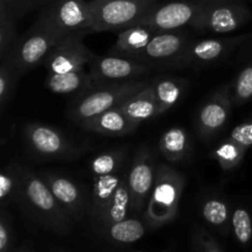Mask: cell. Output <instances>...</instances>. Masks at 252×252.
<instances>
[{
	"label": "cell",
	"mask_w": 252,
	"mask_h": 252,
	"mask_svg": "<svg viewBox=\"0 0 252 252\" xmlns=\"http://www.w3.org/2000/svg\"><path fill=\"white\" fill-rule=\"evenodd\" d=\"M16 201L21 202L39 221L57 231H66L71 218L57 201L41 175L22 165L21 185Z\"/></svg>",
	"instance_id": "obj_1"
},
{
	"label": "cell",
	"mask_w": 252,
	"mask_h": 252,
	"mask_svg": "<svg viewBox=\"0 0 252 252\" xmlns=\"http://www.w3.org/2000/svg\"><path fill=\"white\" fill-rule=\"evenodd\" d=\"M33 26L63 38L70 34L93 32V20L88 0H49L41 7Z\"/></svg>",
	"instance_id": "obj_2"
},
{
	"label": "cell",
	"mask_w": 252,
	"mask_h": 252,
	"mask_svg": "<svg viewBox=\"0 0 252 252\" xmlns=\"http://www.w3.org/2000/svg\"><path fill=\"white\" fill-rule=\"evenodd\" d=\"M185 187L186 179L181 172L167 164L158 165L154 187L144 211L145 221L159 226L172 220L179 213Z\"/></svg>",
	"instance_id": "obj_3"
},
{
	"label": "cell",
	"mask_w": 252,
	"mask_h": 252,
	"mask_svg": "<svg viewBox=\"0 0 252 252\" xmlns=\"http://www.w3.org/2000/svg\"><path fill=\"white\" fill-rule=\"evenodd\" d=\"M149 85L147 80H130L125 83L105 84L94 86L80 95L71 107L70 118L76 123H83L105 111L118 107L127 98Z\"/></svg>",
	"instance_id": "obj_4"
},
{
	"label": "cell",
	"mask_w": 252,
	"mask_h": 252,
	"mask_svg": "<svg viewBox=\"0 0 252 252\" xmlns=\"http://www.w3.org/2000/svg\"><path fill=\"white\" fill-rule=\"evenodd\" d=\"M159 0H89L93 32L122 31L138 24Z\"/></svg>",
	"instance_id": "obj_5"
},
{
	"label": "cell",
	"mask_w": 252,
	"mask_h": 252,
	"mask_svg": "<svg viewBox=\"0 0 252 252\" xmlns=\"http://www.w3.org/2000/svg\"><path fill=\"white\" fill-rule=\"evenodd\" d=\"M59 39L61 38L54 34L32 25L25 33L19 36L14 48L5 61L11 64L17 75L21 78L27 71L44 63Z\"/></svg>",
	"instance_id": "obj_6"
},
{
	"label": "cell",
	"mask_w": 252,
	"mask_h": 252,
	"mask_svg": "<svg viewBox=\"0 0 252 252\" xmlns=\"http://www.w3.org/2000/svg\"><path fill=\"white\" fill-rule=\"evenodd\" d=\"M218 1L221 0H171L158 5L138 24L147 25L157 32L180 30Z\"/></svg>",
	"instance_id": "obj_7"
},
{
	"label": "cell",
	"mask_w": 252,
	"mask_h": 252,
	"mask_svg": "<svg viewBox=\"0 0 252 252\" xmlns=\"http://www.w3.org/2000/svg\"><path fill=\"white\" fill-rule=\"evenodd\" d=\"M251 17V10L243 0H221L207 7L191 26L201 32L229 33L248 24Z\"/></svg>",
	"instance_id": "obj_8"
},
{
	"label": "cell",
	"mask_w": 252,
	"mask_h": 252,
	"mask_svg": "<svg viewBox=\"0 0 252 252\" xmlns=\"http://www.w3.org/2000/svg\"><path fill=\"white\" fill-rule=\"evenodd\" d=\"M250 36L216 37L189 42L184 53L176 59L174 68H197L208 66L228 58Z\"/></svg>",
	"instance_id": "obj_9"
},
{
	"label": "cell",
	"mask_w": 252,
	"mask_h": 252,
	"mask_svg": "<svg viewBox=\"0 0 252 252\" xmlns=\"http://www.w3.org/2000/svg\"><path fill=\"white\" fill-rule=\"evenodd\" d=\"M25 143L32 154L44 159H73L81 153L61 130L42 123L25 126Z\"/></svg>",
	"instance_id": "obj_10"
},
{
	"label": "cell",
	"mask_w": 252,
	"mask_h": 252,
	"mask_svg": "<svg viewBox=\"0 0 252 252\" xmlns=\"http://www.w3.org/2000/svg\"><path fill=\"white\" fill-rule=\"evenodd\" d=\"M89 66L94 86L139 80L140 76L145 75L150 68V65L143 62L110 53L95 56Z\"/></svg>",
	"instance_id": "obj_11"
},
{
	"label": "cell",
	"mask_w": 252,
	"mask_h": 252,
	"mask_svg": "<svg viewBox=\"0 0 252 252\" xmlns=\"http://www.w3.org/2000/svg\"><path fill=\"white\" fill-rule=\"evenodd\" d=\"M81 34H70L59 39L44 61L48 74H64L84 70L96 54L86 47Z\"/></svg>",
	"instance_id": "obj_12"
},
{
	"label": "cell",
	"mask_w": 252,
	"mask_h": 252,
	"mask_svg": "<svg viewBox=\"0 0 252 252\" xmlns=\"http://www.w3.org/2000/svg\"><path fill=\"white\" fill-rule=\"evenodd\" d=\"M157 167L149 148L142 147L135 153L127 170L128 189L132 199V213H142L147 207L154 187Z\"/></svg>",
	"instance_id": "obj_13"
},
{
	"label": "cell",
	"mask_w": 252,
	"mask_h": 252,
	"mask_svg": "<svg viewBox=\"0 0 252 252\" xmlns=\"http://www.w3.org/2000/svg\"><path fill=\"white\" fill-rule=\"evenodd\" d=\"M192 38L182 29L157 32L137 61L148 65L172 66L176 59L184 53Z\"/></svg>",
	"instance_id": "obj_14"
},
{
	"label": "cell",
	"mask_w": 252,
	"mask_h": 252,
	"mask_svg": "<svg viewBox=\"0 0 252 252\" xmlns=\"http://www.w3.org/2000/svg\"><path fill=\"white\" fill-rule=\"evenodd\" d=\"M234 106L230 85L219 88L202 105L197 116V129L203 138H209L224 127Z\"/></svg>",
	"instance_id": "obj_15"
},
{
	"label": "cell",
	"mask_w": 252,
	"mask_h": 252,
	"mask_svg": "<svg viewBox=\"0 0 252 252\" xmlns=\"http://www.w3.org/2000/svg\"><path fill=\"white\" fill-rule=\"evenodd\" d=\"M41 177L69 216L76 220L81 219L85 209V194L79 185L68 177L53 172H44Z\"/></svg>",
	"instance_id": "obj_16"
},
{
	"label": "cell",
	"mask_w": 252,
	"mask_h": 252,
	"mask_svg": "<svg viewBox=\"0 0 252 252\" xmlns=\"http://www.w3.org/2000/svg\"><path fill=\"white\" fill-rule=\"evenodd\" d=\"M80 126L84 129L106 137H125L134 132L139 125L130 120L120 107H115L80 123Z\"/></svg>",
	"instance_id": "obj_17"
},
{
	"label": "cell",
	"mask_w": 252,
	"mask_h": 252,
	"mask_svg": "<svg viewBox=\"0 0 252 252\" xmlns=\"http://www.w3.org/2000/svg\"><path fill=\"white\" fill-rule=\"evenodd\" d=\"M125 170H120L113 174L94 176L93 194H91V213L98 224L103 225L106 214L112 204L113 197L121 184Z\"/></svg>",
	"instance_id": "obj_18"
},
{
	"label": "cell",
	"mask_w": 252,
	"mask_h": 252,
	"mask_svg": "<svg viewBox=\"0 0 252 252\" xmlns=\"http://www.w3.org/2000/svg\"><path fill=\"white\" fill-rule=\"evenodd\" d=\"M157 31L147 25L135 24L118 32V37L108 53L127 57L137 61L145 47L149 44Z\"/></svg>",
	"instance_id": "obj_19"
},
{
	"label": "cell",
	"mask_w": 252,
	"mask_h": 252,
	"mask_svg": "<svg viewBox=\"0 0 252 252\" xmlns=\"http://www.w3.org/2000/svg\"><path fill=\"white\" fill-rule=\"evenodd\" d=\"M118 107L138 125L150 118L158 117V105L153 84L149 83V85L130 96Z\"/></svg>",
	"instance_id": "obj_20"
},
{
	"label": "cell",
	"mask_w": 252,
	"mask_h": 252,
	"mask_svg": "<svg viewBox=\"0 0 252 252\" xmlns=\"http://www.w3.org/2000/svg\"><path fill=\"white\" fill-rule=\"evenodd\" d=\"M46 88L59 95L79 94V96L94 88L90 74L84 70L64 74H48L46 78Z\"/></svg>",
	"instance_id": "obj_21"
},
{
	"label": "cell",
	"mask_w": 252,
	"mask_h": 252,
	"mask_svg": "<svg viewBox=\"0 0 252 252\" xmlns=\"http://www.w3.org/2000/svg\"><path fill=\"white\" fill-rule=\"evenodd\" d=\"M155 91V98L158 105V116L174 107L184 95L186 90L187 81L185 79L174 78V76H160L152 81Z\"/></svg>",
	"instance_id": "obj_22"
},
{
	"label": "cell",
	"mask_w": 252,
	"mask_h": 252,
	"mask_svg": "<svg viewBox=\"0 0 252 252\" xmlns=\"http://www.w3.org/2000/svg\"><path fill=\"white\" fill-rule=\"evenodd\" d=\"M189 135L184 128L172 127L164 132L159 142V150L170 162L181 161L189 152Z\"/></svg>",
	"instance_id": "obj_23"
},
{
	"label": "cell",
	"mask_w": 252,
	"mask_h": 252,
	"mask_svg": "<svg viewBox=\"0 0 252 252\" xmlns=\"http://www.w3.org/2000/svg\"><path fill=\"white\" fill-rule=\"evenodd\" d=\"M130 206H132V199H130V192L128 189L127 181V171L123 175L121 184L116 191L115 197H113L112 204L106 214L103 225L108 226L110 224L117 223V221L123 220L128 218V213L130 212Z\"/></svg>",
	"instance_id": "obj_24"
},
{
	"label": "cell",
	"mask_w": 252,
	"mask_h": 252,
	"mask_svg": "<svg viewBox=\"0 0 252 252\" xmlns=\"http://www.w3.org/2000/svg\"><path fill=\"white\" fill-rule=\"evenodd\" d=\"M246 152L248 150L245 148L241 147L231 138H228L214 149L212 155L218 161V164L220 165L224 171H230V170L240 166L244 158H245Z\"/></svg>",
	"instance_id": "obj_25"
},
{
	"label": "cell",
	"mask_w": 252,
	"mask_h": 252,
	"mask_svg": "<svg viewBox=\"0 0 252 252\" xmlns=\"http://www.w3.org/2000/svg\"><path fill=\"white\" fill-rule=\"evenodd\" d=\"M108 235L115 241L123 244L135 243L145 234V226L139 219L126 218L107 226Z\"/></svg>",
	"instance_id": "obj_26"
},
{
	"label": "cell",
	"mask_w": 252,
	"mask_h": 252,
	"mask_svg": "<svg viewBox=\"0 0 252 252\" xmlns=\"http://www.w3.org/2000/svg\"><path fill=\"white\" fill-rule=\"evenodd\" d=\"M126 149H113L110 152L98 154L91 160L90 171L94 176L113 174L120 171L125 166Z\"/></svg>",
	"instance_id": "obj_27"
},
{
	"label": "cell",
	"mask_w": 252,
	"mask_h": 252,
	"mask_svg": "<svg viewBox=\"0 0 252 252\" xmlns=\"http://www.w3.org/2000/svg\"><path fill=\"white\" fill-rule=\"evenodd\" d=\"M17 38L16 19L5 7L0 6V62L7 58Z\"/></svg>",
	"instance_id": "obj_28"
},
{
	"label": "cell",
	"mask_w": 252,
	"mask_h": 252,
	"mask_svg": "<svg viewBox=\"0 0 252 252\" xmlns=\"http://www.w3.org/2000/svg\"><path fill=\"white\" fill-rule=\"evenodd\" d=\"M22 165L9 164L0 174V199L2 202L16 201L21 185Z\"/></svg>",
	"instance_id": "obj_29"
},
{
	"label": "cell",
	"mask_w": 252,
	"mask_h": 252,
	"mask_svg": "<svg viewBox=\"0 0 252 252\" xmlns=\"http://www.w3.org/2000/svg\"><path fill=\"white\" fill-rule=\"evenodd\" d=\"M234 105H243L252 98V59L239 71L230 84Z\"/></svg>",
	"instance_id": "obj_30"
},
{
	"label": "cell",
	"mask_w": 252,
	"mask_h": 252,
	"mask_svg": "<svg viewBox=\"0 0 252 252\" xmlns=\"http://www.w3.org/2000/svg\"><path fill=\"white\" fill-rule=\"evenodd\" d=\"M20 76L7 61L0 62V108L4 110L10 101L15 84Z\"/></svg>",
	"instance_id": "obj_31"
},
{
	"label": "cell",
	"mask_w": 252,
	"mask_h": 252,
	"mask_svg": "<svg viewBox=\"0 0 252 252\" xmlns=\"http://www.w3.org/2000/svg\"><path fill=\"white\" fill-rule=\"evenodd\" d=\"M202 216L213 225H223L229 218L228 204L219 198L207 199L202 206Z\"/></svg>",
	"instance_id": "obj_32"
},
{
	"label": "cell",
	"mask_w": 252,
	"mask_h": 252,
	"mask_svg": "<svg viewBox=\"0 0 252 252\" xmlns=\"http://www.w3.org/2000/svg\"><path fill=\"white\" fill-rule=\"evenodd\" d=\"M234 234L241 244L250 243L252 238V219L248 209L236 208L231 216Z\"/></svg>",
	"instance_id": "obj_33"
},
{
	"label": "cell",
	"mask_w": 252,
	"mask_h": 252,
	"mask_svg": "<svg viewBox=\"0 0 252 252\" xmlns=\"http://www.w3.org/2000/svg\"><path fill=\"white\" fill-rule=\"evenodd\" d=\"M49 0H0V6L5 7L16 20L29 12L43 7Z\"/></svg>",
	"instance_id": "obj_34"
},
{
	"label": "cell",
	"mask_w": 252,
	"mask_h": 252,
	"mask_svg": "<svg viewBox=\"0 0 252 252\" xmlns=\"http://www.w3.org/2000/svg\"><path fill=\"white\" fill-rule=\"evenodd\" d=\"M229 138L235 140L238 144L245 148L246 150L250 149L252 147V118L246 121V122L241 123V125L236 126Z\"/></svg>",
	"instance_id": "obj_35"
},
{
	"label": "cell",
	"mask_w": 252,
	"mask_h": 252,
	"mask_svg": "<svg viewBox=\"0 0 252 252\" xmlns=\"http://www.w3.org/2000/svg\"><path fill=\"white\" fill-rule=\"evenodd\" d=\"M10 243V230L5 216H2L1 221H0V251L5 252L7 249V245Z\"/></svg>",
	"instance_id": "obj_36"
},
{
	"label": "cell",
	"mask_w": 252,
	"mask_h": 252,
	"mask_svg": "<svg viewBox=\"0 0 252 252\" xmlns=\"http://www.w3.org/2000/svg\"><path fill=\"white\" fill-rule=\"evenodd\" d=\"M204 246H206V252H220L219 251L218 246H217L213 241H208V243L206 241Z\"/></svg>",
	"instance_id": "obj_37"
}]
</instances>
